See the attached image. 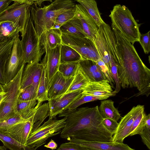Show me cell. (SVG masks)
<instances>
[{
    "mask_svg": "<svg viewBox=\"0 0 150 150\" xmlns=\"http://www.w3.org/2000/svg\"><path fill=\"white\" fill-rule=\"evenodd\" d=\"M118 59L116 62L120 83L123 88L135 87L139 92L134 95L150 93V69L144 64L133 45L112 24Z\"/></svg>",
    "mask_w": 150,
    "mask_h": 150,
    "instance_id": "1",
    "label": "cell"
},
{
    "mask_svg": "<svg viewBox=\"0 0 150 150\" xmlns=\"http://www.w3.org/2000/svg\"><path fill=\"white\" fill-rule=\"evenodd\" d=\"M59 117L66 118L60 132L62 138L74 137L88 141L113 142V135L104 126L98 106L67 109L59 114Z\"/></svg>",
    "mask_w": 150,
    "mask_h": 150,
    "instance_id": "2",
    "label": "cell"
},
{
    "mask_svg": "<svg viewBox=\"0 0 150 150\" xmlns=\"http://www.w3.org/2000/svg\"><path fill=\"white\" fill-rule=\"evenodd\" d=\"M75 5L73 1L55 0L42 8L38 7L34 4L31 6V19L39 38L45 31L52 28L59 15L74 8Z\"/></svg>",
    "mask_w": 150,
    "mask_h": 150,
    "instance_id": "3",
    "label": "cell"
},
{
    "mask_svg": "<svg viewBox=\"0 0 150 150\" xmlns=\"http://www.w3.org/2000/svg\"><path fill=\"white\" fill-rule=\"evenodd\" d=\"M109 16L112 24L132 45L139 42L141 34L139 26L128 8L124 5L116 4Z\"/></svg>",
    "mask_w": 150,
    "mask_h": 150,
    "instance_id": "4",
    "label": "cell"
},
{
    "mask_svg": "<svg viewBox=\"0 0 150 150\" xmlns=\"http://www.w3.org/2000/svg\"><path fill=\"white\" fill-rule=\"evenodd\" d=\"M23 65L15 76L9 83L3 86L6 96L0 106V122L18 115L17 103L21 90Z\"/></svg>",
    "mask_w": 150,
    "mask_h": 150,
    "instance_id": "5",
    "label": "cell"
},
{
    "mask_svg": "<svg viewBox=\"0 0 150 150\" xmlns=\"http://www.w3.org/2000/svg\"><path fill=\"white\" fill-rule=\"evenodd\" d=\"M21 40L25 63L39 62L44 53L40 46V39L29 15L27 24Z\"/></svg>",
    "mask_w": 150,
    "mask_h": 150,
    "instance_id": "6",
    "label": "cell"
},
{
    "mask_svg": "<svg viewBox=\"0 0 150 150\" xmlns=\"http://www.w3.org/2000/svg\"><path fill=\"white\" fill-rule=\"evenodd\" d=\"M54 118L49 117L47 121L31 133L27 141V146L35 150L45 143L49 138L60 133L64 127L66 118L60 120Z\"/></svg>",
    "mask_w": 150,
    "mask_h": 150,
    "instance_id": "7",
    "label": "cell"
},
{
    "mask_svg": "<svg viewBox=\"0 0 150 150\" xmlns=\"http://www.w3.org/2000/svg\"><path fill=\"white\" fill-rule=\"evenodd\" d=\"M62 44L70 47L81 55V59L96 62L101 59L93 40L88 37L62 33Z\"/></svg>",
    "mask_w": 150,
    "mask_h": 150,
    "instance_id": "8",
    "label": "cell"
},
{
    "mask_svg": "<svg viewBox=\"0 0 150 150\" xmlns=\"http://www.w3.org/2000/svg\"><path fill=\"white\" fill-rule=\"evenodd\" d=\"M13 1L12 5L0 13V23L8 21L18 22L22 35L27 24L30 14V7L34 4V0H13Z\"/></svg>",
    "mask_w": 150,
    "mask_h": 150,
    "instance_id": "9",
    "label": "cell"
},
{
    "mask_svg": "<svg viewBox=\"0 0 150 150\" xmlns=\"http://www.w3.org/2000/svg\"><path fill=\"white\" fill-rule=\"evenodd\" d=\"M19 36L18 35L15 38L6 63L5 67L6 84L13 79L22 66L25 64L21 42Z\"/></svg>",
    "mask_w": 150,
    "mask_h": 150,
    "instance_id": "10",
    "label": "cell"
},
{
    "mask_svg": "<svg viewBox=\"0 0 150 150\" xmlns=\"http://www.w3.org/2000/svg\"><path fill=\"white\" fill-rule=\"evenodd\" d=\"M144 109V105H137L133 107L128 113L122 117L113 135V142L123 143L124 139L130 135L134 120Z\"/></svg>",
    "mask_w": 150,
    "mask_h": 150,
    "instance_id": "11",
    "label": "cell"
},
{
    "mask_svg": "<svg viewBox=\"0 0 150 150\" xmlns=\"http://www.w3.org/2000/svg\"><path fill=\"white\" fill-rule=\"evenodd\" d=\"M61 45L53 49H50L45 45L41 46L44 53H45L43 60L45 63V72L47 89L52 79L58 70L60 64Z\"/></svg>",
    "mask_w": 150,
    "mask_h": 150,
    "instance_id": "12",
    "label": "cell"
},
{
    "mask_svg": "<svg viewBox=\"0 0 150 150\" xmlns=\"http://www.w3.org/2000/svg\"><path fill=\"white\" fill-rule=\"evenodd\" d=\"M43 68L44 65L41 62L27 63L23 71L21 89L30 85L38 89Z\"/></svg>",
    "mask_w": 150,
    "mask_h": 150,
    "instance_id": "13",
    "label": "cell"
},
{
    "mask_svg": "<svg viewBox=\"0 0 150 150\" xmlns=\"http://www.w3.org/2000/svg\"><path fill=\"white\" fill-rule=\"evenodd\" d=\"M83 90L67 93L61 97L49 100V117L54 118L57 115L67 110L70 104L81 95Z\"/></svg>",
    "mask_w": 150,
    "mask_h": 150,
    "instance_id": "14",
    "label": "cell"
},
{
    "mask_svg": "<svg viewBox=\"0 0 150 150\" xmlns=\"http://www.w3.org/2000/svg\"><path fill=\"white\" fill-rule=\"evenodd\" d=\"M69 142L88 150H135L127 144L112 142L88 141L72 137Z\"/></svg>",
    "mask_w": 150,
    "mask_h": 150,
    "instance_id": "15",
    "label": "cell"
},
{
    "mask_svg": "<svg viewBox=\"0 0 150 150\" xmlns=\"http://www.w3.org/2000/svg\"><path fill=\"white\" fill-rule=\"evenodd\" d=\"M74 77L66 78L58 71L52 79L48 86L47 96L49 99L58 98L64 94Z\"/></svg>",
    "mask_w": 150,
    "mask_h": 150,
    "instance_id": "16",
    "label": "cell"
},
{
    "mask_svg": "<svg viewBox=\"0 0 150 150\" xmlns=\"http://www.w3.org/2000/svg\"><path fill=\"white\" fill-rule=\"evenodd\" d=\"M33 125V120L31 117L26 121L17 124L5 130L0 132L27 146V141Z\"/></svg>",
    "mask_w": 150,
    "mask_h": 150,
    "instance_id": "17",
    "label": "cell"
},
{
    "mask_svg": "<svg viewBox=\"0 0 150 150\" xmlns=\"http://www.w3.org/2000/svg\"><path fill=\"white\" fill-rule=\"evenodd\" d=\"M82 94L103 97L106 99L116 94L107 79L98 82H90L83 89Z\"/></svg>",
    "mask_w": 150,
    "mask_h": 150,
    "instance_id": "18",
    "label": "cell"
},
{
    "mask_svg": "<svg viewBox=\"0 0 150 150\" xmlns=\"http://www.w3.org/2000/svg\"><path fill=\"white\" fill-rule=\"evenodd\" d=\"M75 15L79 20L88 38L93 40L96 37L98 26L94 20L80 4L75 5Z\"/></svg>",
    "mask_w": 150,
    "mask_h": 150,
    "instance_id": "19",
    "label": "cell"
},
{
    "mask_svg": "<svg viewBox=\"0 0 150 150\" xmlns=\"http://www.w3.org/2000/svg\"><path fill=\"white\" fill-rule=\"evenodd\" d=\"M16 37L0 43V83L3 86L6 84V66Z\"/></svg>",
    "mask_w": 150,
    "mask_h": 150,
    "instance_id": "20",
    "label": "cell"
},
{
    "mask_svg": "<svg viewBox=\"0 0 150 150\" xmlns=\"http://www.w3.org/2000/svg\"><path fill=\"white\" fill-rule=\"evenodd\" d=\"M41 46L45 45L53 49L62 44L60 30L51 29L45 31L39 38Z\"/></svg>",
    "mask_w": 150,
    "mask_h": 150,
    "instance_id": "21",
    "label": "cell"
},
{
    "mask_svg": "<svg viewBox=\"0 0 150 150\" xmlns=\"http://www.w3.org/2000/svg\"><path fill=\"white\" fill-rule=\"evenodd\" d=\"M42 103L38 101L37 104L32 111L31 117H33V125L30 133L41 125L49 115L48 103L42 104Z\"/></svg>",
    "mask_w": 150,
    "mask_h": 150,
    "instance_id": "22",
    "label": "cell"
},
{
    "mask_svg": "<svg viewBox=\"0 0 150 150\" xmlns=\"http://www.w3.org/2000/svg\"><path fill=\"white\" fill-rule=\"evenodd\" d=\"M18 22L6 21L0 23V43L15 38L20 32Z\"/></svg>",
    "mask_w": 150,
    "mask_h": 150,
    "instance_id": "23",
    "label": "cell"
},
{
    "mask_svg": "<svg viewBox=\"0 0 150 150\" xmlns=\"http://www.w3.org/2000/svg\"><path fill=\"white\" fill-rule=\"evenodd\" d=\"M114 102L110 99L101 101L98 107L99 112L104 118H108L117 121L121 117L118 110L114 105Z\"/></svg>",
    "mask_w": 150,
    "mask_h": 150,
    "instance_id": "24",
    "label": "cell"
},
{
    "mask_svg": "<svg viewBox=\"0 0 150 150\" xmlns=\"http://www.w3.org/2000/svg\"><path fill=\"white\" fill-rule=\"evenodd\" d=\"M60 30L62 33L88 37L84 31L79 20L76 15L74 18L62 26L60 28Z\"/></svg>",
    "mask_w": 150,
    "mask_h": 150,
    "instance_id": "25",
    "label": "cell"
},
{
    "mask_svg": "<svg viewBox=\"0 0 150 150\" xmlns=\"http://www.w3.org/2000/svg\"><path fill=\"white\" fill-rule=\"evenodd\" d=\"M93 18L98 27L104 21L98 9L96 2L94 0H76Z\"/></svg>",
    "mask_w": 150,
    "mask_h": 150,
    "instance_id": "26",
    "label": "cell"
},
{
    "mask_svg": "<svg viewBox=\"0 0 150 150\" xmlns=\"http://www.w3.org/2000/svg\"><path fill=\"white\" fill-rule=\"evenodd\" d=\"M150 123V114L146 115L144 110H142L133 122L129 136L140 134L146 124Z\"/></svg>",
    "mask_w": 150,
    "mask_h": 150,
    "instance_id": "27",
    "label": "cell"
},
{
    "mask_svg": "<svg viewBox=\"0 0 150 150\" xmlns=\"http://www.w3.org/2000/svg\"><path fill=\"white\" fill-rule=\"evenodd\" d=\"M81 59V55L74 49L66 45H61L60 63L79 62Z\"/></svg>",
    "mask_w": 150,
    "mask_h": 150,
    "instance_id": "28",
    "label": "cell"
},
{
    "mask_svg": "<svg viewBox=\"0 0 150 150\" xmlns=\"http://www.w3.org/2000/svg\"><path fill=\"white\" fill-rule=\"evenodd\" d=\"M0 140L6 148L11 150H35L33 148L24 145L9 136L0 132Z\"/></svg>",
    "mask_w": 150,
    "mask_h": 150,
    "instance_id": "29",
    "label": "cell"
},
{
    "mask_svg": "<svg viewBox=\"0 0 150 150\" xmlns=\"http://www.w3.org/2000/svg\"><path fill=\"white\" fill-rule=\"evenodd\" d=\"M89 82L88 79L79 68L65 93L83 90Z\"/></svg>",
    "mask_w": 150,
    "mask_h": 150,
    "instance_id": "30",
    "label": "cell"
},
{
    "mask_svg": "<svg viewBox=\"0 0 150 150\" xmlns=\"http://www.w3.org/2000/svg\"><path fill=\"white\" fill-rule=\"evenodd\" d=\"M44 65L42 75L37 91L36 100L42 102L49 100L47 96V86L45 75V63L43 59L41 62Z\"/></svg>",
    "mask_w": 150,
    "mask_h": 150,
    "instance_id": "31",
    "label": "cell"
},
{
    "mask_svg": "<svg viewBox=\"0 0 150 150\" xmlns=\"http://www.w3.org/2000/svg\"><path fill=\"white\" fill-rule=\"evenodd\" d=\"M37 103L36 100L24 101L18 99L17 106L18 115L24 119H29L30 114Z\"/></svg>",
    "mask_w": 150,
    "mask_h": 150,
    "instance_id": "32",
    "label": "cell"
},
{
    "mask_svg": "<svg viewBox=\"0 0 150 150\" xmlns=\"http://www.w3.org/2000/svg\"><path fill=\"white\" fill-rule=\"evenodd\" d=\"M79 69V62L60 63L58 71L66 78L74 77Z\"/></svg>",
    "mask_w": 150,
    "mask_h": 150,
    "instance_id": "33",
    "label": "cell"
},
{
    "mask_svg": "<svg viewBox=\"0 0 150 150\" xmlns=\"http://www.w3.org/2000/svg\"><path fill=\"white\" fill-rule=\"evenodd\" d=\"M75 16V6L74 8L63 12L59 15L56 18L54 24L51 29L60 30L62 26L74 18Z\"/></svg>",
    "mask_w": 150,
    "mask_h": 150,
    "instance_id": "34",
    "label": "cell"
},
{
    "mask_svg": "<svg viewBox=\"0 0 150 150\" xmlns=\"http://www.w3.org/2000/svg\"><path fill=\"white\" fill-rule=\"evenodd\" d=\"M79 68L86 77L100 69L96 62L91 60L81 59L79 62Z\"/></svg>",
    "mask_w": 150,
    "mask_h": 150,
    "instance_id": "35",
    "label": "cell"
},
{
    "mask_svg": "<svg viewBox=\"0 0 150 150\" xmlns=\"http://www.w3.org/2000/svg\"><path fill=\"white\" fill-rule=\"evenodd\" d=\"M106 99L103 97L86 95L81 94L75 100L68 106V110H73L77 108L80 105L86 103L98 100H104Z\"/></svg>",
    "mask_w": 150,
    "mask_h": 150,
    "instance_id": "36",
    "label": "cell"
},
{
    "mask_svg": "<svg viewBox=\"0 0 150 150\" xmlns=\"http://www.w3.org/2000/svg\"><path fill=\"white\" fill-rule=\"evenodd\" d=\"M37 89L30 85L21 89L18 100L24 101L36 100Z\"/></svg>",
    "mask_w": 150,
    "mask_h": 150,
    "instance_id": "37",
    "label": "cell"
},
{
    "mask_svg": "<svg viewBox=\"0 0 150 150\" xmlns=\"http://www.w3.org/2000/svg\"><path fill=\"white\" fill-rule=\"evenodd\" d=\"M29 119H25L16 115L5 120L0 122V131L5 130L13 125L27 121Z\"/></svg>",
    "mask_w": 150,
    "mask_h": 150,
    "instance_id": "38",
    "label": "cell"
},
{
    "mask_svg": "<svg viewBox=\"0 0 150 150\" xmlns=\"http://www.w3.org/2000/svg\"><path fill=\"white\" fill-rule=\"evenodd\" d=\"M110 73L116 84L115 88L114 91L116 94L120 91L121 86L118 77L117 66L115 62L113 60H111Z\"/></svg>",
    "mask_w": 150,
    "mask_h": 150,
    "instance_id": "39",
    "label": "cell"
},
{
    "mask_svg": "<svg viewBox=\"0 0 150 150\" xmlns=\"http://www.w3.org/2000/svg\"><path fill=\"white\" fill-rule=\"evenodd\" d=\"M150 31L146 33L140 34L139 42L145 54L150 52Z\"/></svg>",
    "mask_w": 150,
    "mask_h": 150,
    "instance_id": "40",
    "label": "cell"
},
{
    "mask_svg": "<svg viewBox=\"0 0 150 150\" xmlns=\"http://www.w3.org/2000/svg\"><path fill=\"white\" fill-rule=\"evenodd\" d=\"M96 62L104 74L106 79L109 82L112 87V86L113 87V84L115 83V82L108 67L101 59H99Z\"/></svg>",
    "mask_w": 150,
    "mask_h": 150,
    "instance_id": "41",
    "label": "cell"
},
{
    "mask_svg": "<svg viewBox=\"0 0 150 150\" xmlns=\"http://www.w3.org/2000/svg\"><path fill=\"white\" fill-rule=\"evenodd\" d=\"M103 122L106 129L113 135L118 125L117 122L110 118H106L103 119Z\"/></svg>",
    "mask_w": 150,
    "mask_h": 150,
    "instance_id": "42",
    "label": "cell"
},
{
    "mask_svg": "<svg viewBox=\"0 0 150 150\" xmlns=\"http://www.w3.org/2000/svg\"><path fill=\"white\" fill-rule=\"evenodd\" d=\"M142 138V142L148 148L150 149V123L147 124L140 134Z\"/></svg>",
    "mask_w": 150,
    "mask_h": 150,
    "instance_id": "43",
    "label": "cell"
},
{
    "mask_svg": "<svg viewBox=\"0 0 150 150\" xmlns=\"http://www.w3.org/2000/svg\"><path fill=\"white\" fill-rule=\"evenodd\" d=\"M86 77L90 82H98L106 80L100 69L91 73Z\"/></svg>",
    "mask_w": 150,
    "mask_h": 150,
    "instance_id": "44",
    "label": "cell"
},
{
    "mask_svg": "<svg viewBox=\"0 0 150 150\" xmlns=\"http://www.w3.org/2000/svg\"><path fill=\"white\" fill-rule=\"evenodd\" d=\"M57 150H88L69 141L62 144Z\"/></svg>",
    "mask_w": 150,
    "mask_h": 150,
    "instance_id": "45",
    "label": "cell"
},
{
    "mask_svg": "<svg viewBox=\"0 0 150 150\" xmlns=\"http://www.w3.org/2000/svg\"><path fill=\"white\" fill-rule=\"evenodd\" d=\"M13 0H0V13L9 6Z\"/></svg>",
    "mask_w": 150,
    "mask_h": 150,
    "instance_id": "46",
    "label": "cell"
},
{
    "mask_svg": "<svg viewBox=\"0 0 150 150\" xmlns=\"http://www.w3.org/2000/svg\"><path fill=\"white\" fill-rule=\"evenodd\" d=\"M44 147L52 150H54L57 149V144L54 140L51 139L47 144L44 145Z\"/></svg>",
    "mask_w": 150,
    "mask_h": 150,
    "instance_id": "47",
    "label": "cell"
},
{
    "mask_svg": "<svg viewBox=\"0 0 150 150\" xmlns=\"http://www.w3.org/2000/svg\"><path fill=\"white\" fill-rule=\"evenodd\" d=\"M3 85L0 83V94L5 93Z\"/></svg>",
    "mask_w": 150,
    "mask_h": 150,
    "instance_id": "48",
    "label": "cell"
},
{
    "mask_svg": "<svg viewBox=\"0 0 150 150\" xmlns=\"http://www.w3.org/2000/svg\"><path fill=\"white\" fill-rule=\"evenodd\" d=\"M5 96L6 92L4 93L0 94V102H2L3 100L5 98Z\"/></svg>",
    "mask_w": 150,
    "mask_h": 150,
    "instance_id": "49",
    "label": "cell"
},
{
    "mask_svg": "<svg viewBox=\"0 0 150 150\" xmlns=\"http://www.w3.org/2000/svg\"><path fill=\"white\" fill-rule=\"evenodd\" d=\"M0 150H7L6 148L4 146H0Z\"/></svg>",
    "mask_w": 150,
    "mask_h": 150,
    "instance_id": "50",
    "label": "cell"
},
{
    "mask_svg": "<svg viewBox=\"0 0 150 150\" xmlns=\"http://www.w3.org/2000/svg\"><path fill=\"white\" fill-rule=\"evenodd\" d=\"M0 102V105H1V102Z\"/></svg>",
    "mask_w": 150,
    "mask_h": 150,
    "instance_id": "51",
    "label": "cell"
}]
</instances>
